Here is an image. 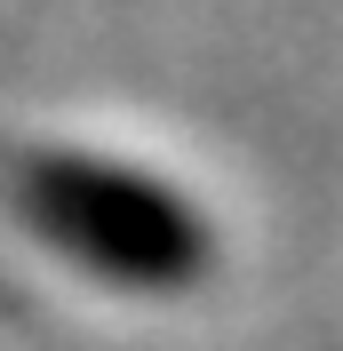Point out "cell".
<instances>
[{
    "label": "cell",
    "mask_w": 343,
    "mask_h": 351,
    "mask_svg": "<svg viewBox=\"0 0 343 351\" xmlns=\"http://www.w3.org/2000/svg\"><path fill=\"white\" fill-rule=\"evenodd\" d=\"M16 216L40 247L80 263L88 280L128 295H184L208 280L215 232L192 199L136 160L104 152H40L16 176Z\"/></svg>",
    "instance_id": "obj_1"
}]
</instances>
